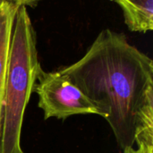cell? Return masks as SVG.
<instances>
[{"label":"cell","mask_w":153,"mask_h":153,"mask_svg":"<svg viewBox=\"0 0 153 153\" xmlns=\"http://www.w3.org/2000/svg\"><path fill=\"white\" fill-rule=\"evenodd\" d=\"M5 1H8V0H0V6H1V5H2V4H3V3H4Z\"/></svg>","instance_id":"obj_8"},{"label":"cell","mask_w":153,"mask_h":153,"mask_svg":"<svg viewBox=\"0 0 153 153\" xmlns=\"http://www.w3.org/2000/svg\"><path fill=\"white\" fill-rule=\"evenodd\" d=\"M58 70L104 114L123 151L153 130V61L123 33L102 30L83 57Z\"/></svg>","instance_id":"obj_1"},{"label":"cell","mask_w":153,"mask_h":153,"mask_svg":"<svg viewBox=\"0 0 153 153\" xmlns=\"http://www.w3.org/2000/svg\"><path fill=\"white\" fill-rule=\"evenodd\" d=\"M41 70L36 32L27 7L18 6L3 92L0 153H24L21 147L23 116Z\"/></svg>","instance_id":"obj_2"},{"label":"cell","mask_w":153,"mask_h":153,"mask_svg":"<svg viewBox=\"0 0 153 153\" xmlns=\"http://www.w3.org/2000/svg\"><path fill=\"white\" fill-rule=\"evenodd\" d=\"M137 148L127 147L123 153H153V133H145L137 137L135 141Z\"/></svg>","instance_id":"obj_6"},{"label":"cell","mask_w":153,"mask_h":153,"mask_svg":"<svg viewBox=\"0 0 153 153\" xmlns=\"http://www.w3.org/2000/svg\"><path fill=\"white\" fill-rule=\"evenodd\" d=\"M122 9L125 23L131 32H143L153 29V0H115Z\"/></svg>","instance_id":"obj_5"},{"label":"cell","mask_w":153,"mask_h":153,"mask_svg":"<svg viewBox=\"0 0 153 153\" xmlns=\"http://www.w3.org/2000/svg\"><path fill=\"white\" fill-rule=\"evenodd\" d=\"M17 9L18 5L10 1H5L0 6V124L3 92L7 71L12 31Z\"/></svg>","instance_id":"obj_4"},{"label":"cell","mask_w":153,"mask_h":153,"mask_svg":"<svg viewBox=\"0 0 153 153\" xmlns=\"http://www.w3.org/2000/svg\"><path fill=\"white\" fill-rule=\"evenodd\" d=\"M33 91L38 95V106L45 120H65L76 115H98L104 118V114L58 69L51 72L42 69Z\"/></svg>","instance_id":"obj_3"},{"label":"cell","mask_w":153,"mask_h":153,"mask_svg":"<svg viewBox=\"0 0 153 153\" xmlns=\"http://www.w3.org/2000/svg\"><path fill=\"white\" fill-rule=\"evenodd\" d=\"M10 2L14 3L15 5H17L18 6L21 5H24V6H35L39 2H40L41 0H8Z\"/></svg>","instance_id":"obj_7"}]
</instances>
